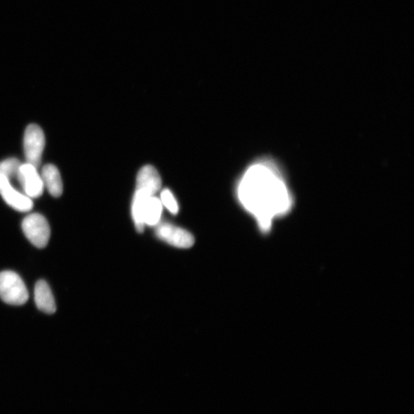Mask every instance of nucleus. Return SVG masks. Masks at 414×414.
<instances>
[{
  "mask_svg": "<svg viewBox=\"0 0 414 414\" xmlns=\"http://www.w3.org/2000/svg\"><path fill=\"white\" fill-rule=\"evenodd\" d=\"M237 197L263 233L270 232L274 224L290 215L296 204L283 166L270 157H260L247 166L239 179Z\"/></svg>",
  "mask_w": 414,
  "mask_h": 414,
  "instance_id": "nucleus-1",
  "label": "nucleus"
},
{
  "mask_svg": "<svg viewBox=\"0 0 414 414\" xmlns=\"http://www.w3.org/2000/svg\"><path fill=\"white\" fill-rule=\"evenodd\" d=\"M163 205L160 198L146 191L136 189L132 199L131 215L133 224L138 232H142L145 226H155L162 219Z\"/></svg>",
  "mask_w": 414,
  "mask_h": 414,
  "instance_id": "nucleus-2",
  "label": "nucleus"
},
{
  "mask_svg": "<svg viewBox=\"0 0 414 414\" xmlns=\"http://www.w3.org/2000/svg\"><path fill=\"white\" fill-rule=\"evenodd\" d=\"M0 298L11 305H23L28 301V288L17 273L12 271L0 272Z\"/></svg>",
  "mask_w": 414,
  "mask_h": 414,
  "instance_id": "nucleus-3",
  "label": "nucleus"
},
{
  "mask_svg": "<svg viewBox=\"0 0 414 414\" xmlns=\"http://www.w3.org/2000/svg\"><path fill=\"white\" fill-rule=\"evenodd\" d=\"M22 228L25 236L30 242L43 249L47 246L50 238V226L43 215L39 213H33L23 219Z\"/></svg>",
  "mask_w": 414,
  "mask_h": 414,
  "instance_id": "nucleus-4",
  "label": "nucleus"
},
{
  "mask_svg": "<svg viewBox=\"0 0 414 414\" xmlns=\"http://www.w3.org/2000/svg\"><path fill=\"white\" fill-rule=\"evenodd\" d=\"M45 139L41 128L37 124H30L25 131L23 146L28 163L38 169L41 164L42 155L45 148Z\"/></svg>",
  "mask_w": 414,
  "mask_h": 414,
  "instance_id": "nucleus-5",
  "label": "nucleus"
},
{
  "mask_svg": "<svg viewBox=\"0 0 414 414\" xmlns=\"http://www.w3.org/2000/svg\"><path fill=\"white\" fill-rule=\"evenodd\" d=\"M156 235L164 243L179 249H189L195 242V237L190 232L168 223L157 226Z\"/></svg>",
  "mask_w": 414,
  "mask_h": 414,
  "instance_id": "nucleus-6",
  "label": "nucleus"
},
{
  "mask_svg": "<svg viewBox=\"0 0 414 414\" xmlns=\"http://www.w3.org/2000/svg\"><path fill=\"white\" fill-rule=\"evenodd\" d=\"M17 179L26 196L37 198L43 195L44 184L41 175L34 166L29 163L21 164L17 172Z\"/></svg>",
  "mask_w": 414,
  "mask_h": 414,
  "instance_id": "nucleus-7",
  "label": "nucleus"
},
{
  "mask_svg": "<svg viewBox=\"0 0 414 414\" xmlns=\"http://www.w3.org/2000/svg\"><path fill=\"white\" fill-rule=\"evenodd\" d=\"M0 193L6 203L17 211L29 212L32 209L31 198L13 188L9 179L0 180Z\"/></svg>",
  "mask_w": 414,
  "mask_h": 414,
  "instance_id": "nucleus-8",
  "label": "nucleus"
},
{
  "mask_svg": "<svg viewBox=\"0 0 414 414\" xmlns=\"http://www.w3.org/2000/svg\"><path fill=\"white\" fill-rule=\"evenodd\" d=\"M35 303L37 308L46 314H54L56 304L47 283L39 280L35 286Z\"/></svg>",
  "mask_w": 414,
  "mask_h": 414,
  "instance_id": "nucleus-9",
  "label": "nucleus"
},
{
  "mask_svg": "<svg viewBox=\"0 0 414 414\" xmlns=\"http://www.w3.org/2000/svg\"><path fill=\"white\" fill-rule=\"evenodd\" d=\"M41 177L44 186L47 188L50 195L59 197L63 195V185L61 175L55 165L47 164L43 166Z\"/></svg>",
  "mask_w": 414,
  "mask_h": 414,
  "instance_id": "nucleus-10",
  "label": "nucleus"
},
{
  "mask_svg": "<svg viewBox=\"0 0 414 414\" xmlns=\"http://www.w3.org/2000/svg\"><path fill=\"white\" fill-rule=\"evenodd\" d=\"M19 160L16 158H10L0 163V180L17 177L19 166Z\"/></svg>",
  "mask_w": 414,
  "mask_h": 414,
  "instance_id": "nucleus-11",
  "label": "nucleus"
},
{
  "mask_svg": "<svg viewBox=\"0 0 414 414\" xmlns=\"http://www.w3.org/2000/svg\"><path fill=\"white\" fill-rule=\"evenodd\" d=\"M160 201L172 215H177L179 211V206L175 195L169 189H164L160 193Z\"/></svg>",
  "mask_w": 414,
  "mask_h": 414,
  "instance_id": "nucleus-12",
  "label": "nucleus"
}]
</instances>
